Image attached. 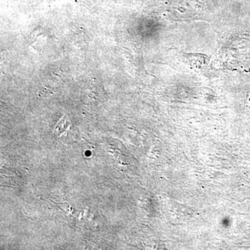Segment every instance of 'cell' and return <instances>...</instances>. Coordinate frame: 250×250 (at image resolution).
Wrapping results in <instances>:
<instances>
[{
  "label": "cell",
  "mask_w": 250,
  "mask_h": 250,
  "mask_svg": "<svg viewBox=\"0 0 250 250\" xmlns=\"http://www.w3.org/2000/svg\"><path fill=\"white\" fill-rule=\"evenodd\" d=\"M70 127V122L65 116H63L62 119L59 121L54 129V134L57 135L58 137H62L63 135L67 134V131Z\"/></svg>",
  "instance_id": "1"
}]
</instances>
